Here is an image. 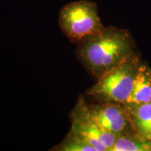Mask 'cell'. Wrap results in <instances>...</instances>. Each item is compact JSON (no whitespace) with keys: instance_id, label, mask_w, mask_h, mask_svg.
Here are the masks:
<instances>
[{"instance_id":"9","label":"cell","mask_w":151,"mask_h":151,"mask_svg":"<svg viewBox=\"0 0 151 151\" xmlns=\"http://www.w3.org/2000/svg\"><path fill=\"white\" fill-rule=\"evenodd\" d=\"M50 150L55 151H99V150L74 132L69 131L64 140Z\"/></svg>"},{"instance_id":"1","label":"cell","mask_w":151,"mask_h":151,"mask_svg":"<svg viewBox=\"0 0 151 151\" xmlns=\"http://www.w3.org/2000/svg\"><path fill=\"white\" fill-rule=\"evenodd\" d=\"M134 54L129 32L112 26L104 27L77 43V58L97 79Z\"/></svg>"},{"instance_id":"5","label":"cell","mask_w":151,"mask_h":151,"mask_svg":"<svg viewBox=\"0 0 151 151\" xmlns=\"http://www.w3.org/2000/svg\"><path fill=\"white\" fill-rule=\"evenodd\" d=\"M90 116L101 129L118 136L135 132L123 105L111 102L88 104Z\"/></svg>"},{"instance_id":"4","label":"cell","mask_w":151,"mask_h":151,"mask_svg":"<svg viewBox=\"0 0 151 151\" xmlns=\"http://www.w3.org/2000/svg\"><path fill=\"white\" fill-rule=\"evenodd\" d=\"M70 118L71 132L83 137L99 151H110L118 136L105 131L96 123L83 96L78 97Z\"/></svg>"},{"instance_id":"2","label":"cell","mask_w":151,"mask_h":151,"mask_svg":"<svg viewBox=\"0 0 151 151\" xmlns=\"http://www.w3.org/2000/svg\"><path fill=\"white\" fill-rule=\"evenodd\" d=\"M140 62L135 54L97 78L87 94L99 102L125 104L131 94Z\"/></svg>"},{"instance_id":"8","label":"cell","mask_w":151,"mask_h":151,"mask_svg":"<svg viewBox=\"0 0 151 151\" xmlns=\"http://www.w3.org/2000/svg\"><path fill=\"white\" fill-rule=\"evenodd\" d=\"M110 151H151V141L141 137L136 132L117 137Z\"/></svg>"},{"instance_id":"7","label":"cell","mask_w":151,"mask_h":151,"mask_svg":"<svg viewBox=\"0 0 151 151\" xmlns=\"http://www.w3.org/2000/svg\"><path fill=\"white\" fill-rule=\"evenodd\" d=\"M126 111L134 130L141 137L151 141V101Z\"/></svg>"},{"instance_id":"6","label":"cell","mask_w":151,"mask_h":151,"mask_svg":"<svg viewBox=\"0 0 151 151\" xmlns=\"http://www.w3.org/2000/svg\"><path fill=\"white\" fill-rule=\"evenodd\" d=\"M151 101V69L140 64L131 94L123 106L129 109Z\"/></svg>"},{"instance_id":"3","label":"cell","mask_w":151,"mask_h":151,"mask_svg":"<svg viewBox=\"0 0 151 151\" xmlns=\"http://www.w3.org/2000/svg\"><path fill=\"white\" fill-rule=\"evenodd\" d=\"M59 25L65 37L76 44L104 27L96 4L88 0L73 1L64 6L59 14Z\"/></svg>"}]
</instances>
